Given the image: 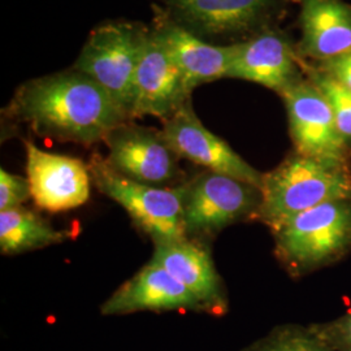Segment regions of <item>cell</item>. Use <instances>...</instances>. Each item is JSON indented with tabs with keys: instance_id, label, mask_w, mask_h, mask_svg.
I'll return each instance as SVG.
<instances>
[{
	"instance_id": "9a60e30c",
	"label": "cell",
	"mask_w": 351,
	"mask_h": 351,
	"mask_svg": "<svg viewBox=\"0 0 351 351\" xmlns=\"http://www.w3.org/2000/svg\"><path fill=\"white\" fill-rule=\"evenodd\" d=\"M278 0H162L176 23L198 37L239 34L261 24Z\"/></svg>"
},
{
	"instance_id": "e0dca14e",
	"label": "cell",
	"mask_w": 351,
	"mask_h": 351,
	"mask_svg": "<svg viewBox=\"0 0 351 351\" xmlns=\"http://www.w3.org/2000/svg\"><path fill=\"white\" fill-rule=\"evenodd\" d=\"M300 52L329 62L351 52V5L343 0H301Z\"/></svg>"
},
{
	"instance_id": "603a6c76",
	"label": "cell",
	"mask_w": 351,
	"mask_h": 351,
	"mask_svg": "<svg viewBox=\"0 0 351 351\" xmlns=\"http://www.w3.org/2000/svg\"><path fill=\"white\" fill-rule=\"evenodd\" d=\"M322 69L351 91V52L323 63Z\"/></svg>"
},
{
	"instance_id": "7c38bea8",
	"label": "cell",
	"mask_w": 351,
	"mask_h": 351,
	"mask_svg": "<svg viewBox=\"0 0 351 351\" xmlns=\"http://www.w3.org/2000/svg\"><path fill=\"white\" fill-rule=\"evenodd\" d=\"M189 101L191 91L184 75L151 27L136 75L134 119L154 116L165 120Z\"/></svg>"
},
{
	"instance_id": "44dd1931",
	"label": "cell",
	"mask_w": 351,
	"mask_h": 351,
	"mask_svg": "<svg viewBox=\"0 0 351 351\" xmlns=\"http://www.w3.org/2000/svg\"><path fill=\"white\" fill-rule=\"evenodd\" d=\"M315 333L335 351H351V307L339 317L310 324Z\"/></svg>"
},
{
	"instance_id": "8fae6325",
	"label": "cell",
	"mask_w": 351,
	"mask_h": 351,
	"mask_svg": "<svg viewBox=\"0 0 351 351\" xmlns=\"http://www.w3.org/2000/svg\"><path fill=\"white\" fill-rule=\"evenodd\" d=\"M151 263L164 268L202 304L204 314L228 313V294L213 263L211 250L202 239H185L154 243Z\"/></svg>"
},
{
	"instance_id": "30bf717a",
	"label": "cell",
	"mask_w": 351,
	"mask_h": 351,
	"mask_svg": "<svg viewBox=\"0 0 351 351\" xmlns=\"http://www.w3.org/2000/svg\"><path fill=\"white\" fill-rule=\"evenodd\" d=\"M26 178L32 199L49 213H64L85 204L91 193L88 164L73 156L40 150L25 142Z\"/></svg>"
},
{
	"instance_id": "7a4b0ae2",
	"label": "cell",
	"mask_w": 351,
	"mask_h": 351,
	"mask_svg": "<svg viewBox=\"0 0 351 351\" xmlns=\"http://www.w3.org/2000/svg\"><path fill=\"white\" fill-rule=\"evenodd\" d=\"M259 221L275 232L289 220L326 202L351 198V164L293 151L264 173Z\"/></svg>"
},
{
	"instance_id": "5b68a950",
	"label": "cell",
	"mask_w": 351,
	"mask_h": 351,
	"mask_svg": "<svg viewBox=\"0 0 351 351\" xmlns=\"http://www.w3.org/2000/svg\"><path fill=\"white\" fill-rule=\"evenodd\" d=\"M88 165L93 185L120 204L154 243L186 237L184 228L186 181L169 188L146 185L114 171L101 154H93Z\"/></svg>"
},
{
	"instance_id": "2e32d148",
	"label": "cell",
	"mask_w": 351,
	"mask_h": 351,
	"mask_svg": "<svg viewBox=\"0 0 351 351\" xmlns=\"http://www.w3.org/2000/svg\"><path fill=\"white\" fill-rule=\"evenodd\" d=\"M152 29L162 38L191 93L203 84L226 77L233 45L217 46L203 40L156 5Z\"/></svg>"
},
{
	"instance_id": "277c9868",
	"label": "cell",
	"mask_w": 351,
	"mask_h": 351,
	"mask_svg": "<svg viewBox=\"0 0 351 351\" xmlns=\"http://www.w3.org/2000/svg\"><path fill=\"white\" fill-rule=\"evenodd\" d=\"M149 33L139 23H104L90 33L73 65L101 85L129 120L134 119L136 75Z\"/></svg>"
},
{
	"instance_id": "6da1fadb",
	"label": "cell",
	"mask_w": 351,
	"mask_h": 351,
	"mask_svg": "<svg viewBox=\"0 0 351 351\" xmlns=\"http://www.w3.org/2000/svg\"><path fill=\"white\" fill-rule=\"evenodd\" d=\"M5 112L39 137L86 147L130 121L101 85L75 68L26 81Z\"/></svg>"
},
{
	"instance_id": "7402d4cb",
	"label": "cell",
	"mask_w": 351,
	"mask_h": 351,
	"mask_svg": "<svg viewBox=\"0 0 351 351\" xmlns=\"http://www.w3.org/2000/svg\"><path fill=\"white\" fill-rule=\"evenodd\" d=\"M32 199V191L27 178L13 175L5 169L0 171V213L16 207H23Z\"/></svg>"
},
{
	"instance_id": "ba28073f",
	"label": "cell",
	"mask_w": 351,
	"mask_h": 351,
	"mask_svg": "<svg viewBox=\"0 0 351 351\" xmlns=\"http://www.w3.org/2000/svg\"><path fill=\"white\" fill-rule=\"evenodd\" d=\"M294 151L329 162L351 164V151L339 136L330 104L310 80H300L281 94Z\"/></svg>"
},
{
	"instance_id": "52a82bcc",
	"label": "cell",
	"mask_w": 351,
	"mask_h": 351,
	"mask_svg": "<svg viewBox=\"0 0 351 351\" xmlns=\"http://www.w3.org/2000/svg\"><path fill=\"white\" fill-rule=\"evenodd\" d=\"M107 162L114 171L146 185L169 188L182 184L178 156L162 132L125 121L104 139Z\"/></svg>"
},
{
	"instance_id": "ac0fdd59",
	"label": "cell",
	"mask_w": 351,
	"mask_h": 351,
	"mask_svg": "<svg viewBox=\"0 0 351 351\" xmlns=\"http://www.w3.org/2000/svg\"><path fill=\"white\" fill-rule=\"evenodd\" d=\"M69 239V230L53 228L45 217L24 206L0 213V251L3 255L40 250Z\"/></svg>"
},
{
	"instance_id": "3957f363",
	"label": "cell",
	"mask_w": 351,
	"mask_h": 351,
	"mask_svg": "<svg viewBox=\"0 0 351 351\" xmlns=\"http://www.w3.org/2000/svg\"><path fill=\"white\" fill-rule=\"evenodd\" d=\"M272 234L277 261L294 278L337 263L351 252V198L300 213Z\"/></svg>"
},
{
	"instance_id": "8992f818",
	"label": "cell",
	"mask_w": 351,
	"mask_h": 351,
	"mask_svg": "<svg viewBox=\"0 0 351 351\" xmlns=\"http://www.w3.org/2000/svg\"><path fill=\"white\" fill-rule=\"evenodd\" d=\"M184 228L186 237L213 239L226 228L259 221L262 190L230 176L203 171L186 180Z\"/></svg>"
},
{
	"instance_id": "9c48e42d",
	"label": "cell",
	"mask_w": 351,
	"mask_h": 351,
	"mask_svg": "<svg viewBox=\"0 0 351 351\" xmlns=\"http://www.w3.org/2000/svg\"><path fill=\"white\" fill-rule=\"evenodd\" d=\"M163 123L160 132L178 158L203 167L204 171L230 176L262 189L264 173L203 125L191 101H186Z\"/></svg>"
},
{
	"instance_id": "d6986e66",
	"label": "cell",
	"mask_w": 351,
	"mask_h": 351,
	"mask_svg": "<svg viewBox=\"0 0 351 351\" xmlns=\"http://www.w3.org/2000/svg\"><path fill=\"white\" fill-rule=\"evenodd\" d=\"M241 351H335L311 326L281 324Z\"/></svg>"
},
{
	"instance_id": "ffe728a7",
	"label": "cell",
	"mask_w": 351,
	"mask_h": 351,
	"mask_svg": "<svg viewBox=\"0 0 351 351\" xmlns=\"http://www.w3.org/2000/svg\"><path fill=\"white\" fill-rule=\"evenodd\" d=\"M308 80L322 90L330 104L339 136L351 151V91L323 69H311Z\"/></svg>"
},
{
	"instance_id": "4fadbf2b",
	"label": "cell",
	"mask_w": 351,
	"mask_h": 351,
	"mask_svg": "<svg viewBox=\"0 0 351 351\" xmlns=\"http://www.w3.org/2000/svg\"><path fill=\"white\" fill-rule=\"evenodd\" d=\"M226 77L262 85L281 95L301 80L297 52L285 34L265 30L233 45Z\"/></svg>"
},
{
	"instance_id": "5bb4252c",
	"label": "cell",
	"mask_w": 351,
	"mask_h": 351,
	"mask_svg": "<svg viewBox=\"0 0 351 351\" xmlns=\"http://www.w3.org/2000/svg\"><path fill=\"white\" fill-rule=\"evenodd\" d=\"M142 311H194L204 314L199 301L164 268L146 264L116 289L101 306L103 316H123Z\"/></svg>"
}]
</instances>
